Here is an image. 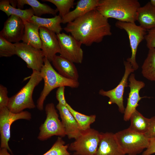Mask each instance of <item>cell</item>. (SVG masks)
I'll use <instances>...</instances> for the list:
<instances>
[{"instance_id":"ac0fdd59","label":"cell","mask_w":155,"mask_h":155,"mask_svg":"<svg viewBox=\"0 0 155 155\" xmlns=\"http://www.w3.org/2000/svg\"><path fill=\"white\" fill-rule=\"evenodd\" d=\"M51 62L58 72L61 76L67 78L78 80L79 75L73 63L60 55H57Z\"/></svg>"},{"instance_id":"f1b7e54d","label":"cell","mask_w":155,"mask_h":155,"mask_svg":"<svg viewBox=\"0 0 155 155\" xmlns=\"http://www.w3.org/2000/svg\"><path fill=\"white\" fill-rule=\"evenodd\" d=\"M43 1L50 2L55 5L59 12V15L62 18L65 16L73 7L74 0H43Z\"/></svg>"},{"instance_id":"d6a6232c","label":"cell","mask_w":155,"mask_h":155,"mask_svg":"<svg viewBox=\"0 0 155 155\" xmlns=\"http://www.w3.org/2000/svg\"><path fill=\"white\" fill-rule=\"evenodd\" d=\"M65 86H61L58 88L56 94V98L61 105L67 106V103L66 101L65 97Z\"/></svg>"},{"instance_id":"3957f363","label":"cell","mask_w":155,"mask_h":155,"mask_svg":"<svg viewBox=\"0 0 155 155\" xmlns=\"http://www.w3.org/2000/svg\"><path fill=\"white\" fill-rule=\"evenodd\" d=\"M40 73L44 81V86L37 100L36 106L40 111L43 109L44 103L46 97L53 89L61 86L76 88L80 85L78 80L67 78L59 74L53 68L50 62L45 57Z\"/></svg>"},{"instance_id":"e575fe53","label":"cell","mask_w":155,"mask_h":155,"mask_svg":"<svg viewBox=\"0 0 155 155\" xmlns=\"http://www.w3.org/2000/svg\"><path fill=\"white\" fill-rule=\"evenodd\" d=\"M155 153V138L149 139L148 147L144 151L142 155H151Z\"/></svg>"},{"instance_id":"5b68a950","label":"cell","mask_w":155,"mask_h":155,"mask_svg":"<svg viewBox=\"0 0 155 155\" xmlns=\"http://www.w3.org/2000/svg\"><path fill=\"white\" fill-rule=\"evenodd\" d=\"M115 135L125 154L137 155L146 149L149 144V139L144 134L134 131L129 128L116 133Z\"/></svg>"},{"instance_id":"277c9868","label":"cell","mask_w":155,"mask_h":155,"mask_svg":"<svg viewBox=\"0 0 155 155\" xmlns=\"http://www.w3.org/2000/svg\"><path fill=\"white\" fill-rule=\"evenodd\" d=\"M43 80L40 72L32 71L27 84L16 94L9 98L7 106L14 113H18L26 109H33L36 106L32 94L35 88Z\"/></svg>"},{"instance_id":"7402d4cb","label":"cell","mask_w":155,"mask_h":155,"mask_svg":"<svg viewBox=\"0 0 155 155\" xmlns=\"http://www.w3.org/2000/svg\"><path fill=\"white\" fill-rule=\"evenodd\" d=\"M29 5L32 9L34 15L40 17L44 14H51L55 16L58 12L56 9H54L49 5L40 3L37 0H18L17 5L18 8H23L24 5Z\"/></svg>"},{"instance_id":"74e56055","label":"cell","mask_w":155,"mask_h":155,"mask_svg":"<svg viewBox=\"0 0 155 155\" xmlns=\"http://www.w3.org/2000/svg\"><path fill=\"white\" fill-rule=\"evenodd\" d=\"M127 155H131L127 154Z\"/></svg>"},{"instance_id":"d6986e66","label":"cell","mask_w":155,"mask_h":155,"mask_svg":"<svg viewBox=\"0 0 155 155\" xmlns=\"http://www.w3.org/2000/svg\"><path fill=\"white\" fill-rule=\"evenodd\" d=\"M99 0H80L77 2L75 8L62 18L61 23L71 22L84 15L91 10L96 9Z\"/></svg>"},{"instance_id":"4316f807","label":"cell","mask_w":155,"mask_h":155,"mask_svg":"<svg viewBox=\"0 0 155 155\" xmlns=\"http://www.w3.org/2000/svg\"><path fill=\"white\" fill-rule=\"evenodd\" d=\"M67 107L76 121L82 131L90 128V125L96 120L95 115H87L81 113L73 109L67 103Z\"/></svg>"},{"instance_id":"30bf717a","label":"cell","mask_w":155,"mask_h":155,"mask_svg":"<svg viewBox=\"0 0 155 155\" xmlns=\"http://www.w3.org/2000/svg\"><path fill=\"white\" fill-rule=\"evenodd\" d=\"M60 55L74 63H81L83 58L82 44L71 35L64 33L57 34Z\"/></svg>"},{"instance_id":"83f0119b","label":"cell","mask_w":155,"mask_h":155,"mask_svg":"<svg viewBox=\"0 0 155 155\" xmlns=\"http://www.w3.org/2000/svg\"><path fill=\"white\" fill-rule=\"evenodd\" d=\"M68 146L62 137H59L51 148L42 155H73L68 152Z\"/></svg>"},{"instance_id":"9c48e42d","label":"cell","mask_w":155,"mask_h":155,"mask_svg":"<svg viewBox=\"0 0 155 155\" xmlns=\"http://www.w3.org/2000/svg\"><path fill=\"white\" fill-rule=\"evenodd\" d=\"M116 26L123 30L127 32L129 40L131 51V55L127 59L134 71L137 70L139 66L136 61V53L138 45L145 39L147 31L140 26H137L135 23L119 21L115 23Z\"/></svg>"},{"instance_id":"603a6c76","label":"cell","mask_w":155,"mask_h":155,"mask_svg":"<svg viewBox=\"0 0 155 155\" xmlns=\"http://www.w3.org/2000/svg\"><path fill=\"white\" fill-rule=\"evenodd\" d=\"M0 9L5 13L8 17L15 16L20 18L24 22L29 21L34 15L32 8L26 9L16 8L11 6L8 0L0 1Z\"/></svg>"},{"instance_id":"ffe728a7","label":"cell","mask_w":155,"mask_h":155,"mask_svg":"<svg viewBox=\"0 0 155 155\" xmlns=\"http://www.w3.org/2000/svg\"><path fill=\"white\" fill-rule=\"evenodd\" d=\"M137 21L140 26L147 31L155 28V7L150 1L138 9Z\"/></svg>"},{"instance_id":"cb8c5ba5","label":"cell","mask_w":155,"mask_h":155,"mask_svg":"<svg viewBox=\"0 0 155 155\" xmlns=\"http://www.w3.org/2000/svg\"><path fill=\"white\" fill-rule=\"evenodd\" d=\"M30 21L40 27L45 28L56 34L61 33L63 29L61 25L62 18L59 15L51 18H42L33 15Z\"/></svg>"},{"instance_id":"7a4b0ae2","label":"cell","mask_w":155,"mask_h":155,"mask_svg":"<svg viewBox=\"0 0 155 155\" xmlns=\"http://www.w3.org/2000/svg\"><path fill=\"white\" fill-rule=\"evenodd\" d=\"M141 7L137 0H99L96 9L104 17L118 21L135 23Z\"/></svg>"},{"instance_id":"484cf974","label":"cell","mask_w":155,"mask_h":155,"mask_svg":"<svg viewBox=\"0 0 155 155\" xmlns=\"http://www.w3.org/2000/svg\"><path fill=\"white\" fill-rule=\"evenodd\" d=\"M142 73L146 79L155 82V48L149 49L142 66Z\"/></svg>"},{"instance_id":"e0dca14e","label":"cell","mask_w":155,"mask_h":155,"mask_svg":"<svg viewBox=\"0 0 155 155\" xmlns=\"http://www.w3.org/2000/svg\"><path fill=\"white\" fill-rule=\"evenodd\" d=\"M58 110L66 135L69 139L77 138L82 131L67 106L59 103L56 106Z\"/></svg>"},{"instance_id":"5bb4252c","label":"cell","mask_w":155,"mask_h":155,"mask_svg":"<svg viewBox=\"0 0 155 155\" xmlns=\"http://www.w3.org/2000/svg\"><path fill=\"white\" fill-rule=\"evenodd\" d=\"M24 28V22L20 18L11 15L4 22L0 36L10 42H19L23 38Z\"/></svg>"},{"instance_id":"8992f818","label":"cell","mask_w":155,"mask_h":155,"mask_svg":"<svg viewBox=\"0 0 155 155\" xmlns=\"http://www.w3.org/2000/svg\"><path fill=\"white\" fill-rule=\"evenodd\" d=\"M101 133L90 128L82 131L78 137L69 144L68 150L73 155H96L100 140Z\"/></svg>"},{"instance_id":"f546056e","label":"cell","mask_w":155,"mask_h":155,"mask_svg":"<svg viewBox=\"0 0 155 155\" xmlns=\"http://www.w3.org/2000/svg\"><path fill=\"white\" fill-rule=\"evenodd\" d=\"M16 55L14 43L10 42L0 36V57H11Z\"/></svg>"},{"instance_id":"2e32d148","label":"cell","mask_w":155,"mask_h":155,"mask_svg":"<svg viewBox=\"0 0 155 155\" xmlns=\"http://www.w3.org/2000/svg\"><path fill=\"white\" fill-rule=\"evenodd\" d=\"M101 133L96 155H125L118 143L115 133L109 132Z\"/></svg>"},{"instance_id":"8d00e7d4","label":"cell","mask_w":155,"mask_h":155,"mask_svg":"<svg viewBox=\"0 0 155 155\" xmlns=\"http://www.w3.org/2000/svg\"><path fill=\"white\" fill-rule=\"evenodd\" d=\"M150 2L152 5L155 7V0H151Z\"/></svg>"},{"instance_id":"52a82bcc","label":"cell","mask_w":155,"mask_h":155,"mask_svg":"<svg viewBox=\"0 0 155 155\" xmlns=\"http://www.w3.org/2000/svg\"><path fill=\"white\" fill-rule=\"evenodd\" d=\"M46 118L39 127L40 131L37 137L41 141L46 140L53 136L62 137L66 135L65 129L53 103H49L45 107Z\"/></svg>"},{"instance_id":"9a60e30c","label":"cell","mask_w":155,"mask_h":155,"mask_svg":"<svg viewBox=\"0 0 155 155\" xmlns=\"http://www.w3.org/2000/svg\"><path fill=\"white\" fill-rule=\"evenodd\" d=\"M39 34L41 41L42 50L44 57L50 62L60 49L57 34L44 27L39 28Z\"/></svg>"},{"instance_id":"4dcf8cb0","label":"cell","mask_w":155,"mask_h":155,"mask_svg":"<svg viewBox=\"0 0 155 155\" xmlns=\"http://www.w3.org/2000/svg\"><path fill=\"white\" fill-rule=\"evenodd\" d=\"M145 37L146 45L149 49L155 48V28L147 31Z\"/></svg>"},{"instance_id":"4fadbf2b","label":"cell","mask_w":155,"mask_h":155,"mask_svg":"<svg viewBox=\"0 0 155 155\" xmlns=\"http://www.w3.org/2000/svg\"><path fill=\"white\" fill-rule=\"evenodd\" d=\"M129 82L128 85L130 88V92L127 98V103L124 113L123 120L125 121L130 120L132 114L136 110V108L139 104V102L142 98L146 96L140 97L139 92L141 89L145 86V84L143 81L137 80L135 75L131 73L128 78Z\"/></svg>"},{"instance_id":"8fae6325","label":"cell","mask_w":155,"mask_h":155,"mask_svg":"<svg viewBox=\"0 0 155 155\" xmlns=\"http://www.w3.org/2000/svg\"><path fill=\"white\" fill-rule=\"evenodd\" d=\"M16 55L24 61L28 68L40 72L44 64V57L40 49L23 42L14 43Z\"/></svg>"},{"instance_id":"d590c367","label":"cell","mask_w":155,"mask_h":155,"mask_svg":"<svg viewBox=\"0 0 155 155\" xmlns=\"http://www.w3.org/2000/svg\"><path fill=\"white\" fill-rule=\"evenodd\" d=\"M7 149L5 148H0V155H11L8 152Z\"/></svg>"},{"instance_id":"44dd1931","label":"cell","mask_w":155,"mask_h":155,"mask_svg":"<svg viewBox=\"0 0 155 155\" xmlns=\"http://www.w3.org/2000/svg\"><path fill=\"white\" fill-rule=\"evenodd\" d=\"M24 31L22 42L38 49H41V41L39 34L40 27L30 21L24 22Z\"/></svg>"},{"instance_id":"ba28073f","label":"cell","mask_w":155,"mask_h":155,"mask_svg":"<svg viewBox=\"0 0 155 155\" xmlns=\"http://www.w3.org/2000/svg\"><path fill=\"white\" fill-rule=\"evenodd\" d=\"M31 118V113L28 111L14 113L11 112L7 106L0 108V148H6L12 153L8 144L11 137V125L18 120H30Z\"/></svg>"},{"instance_id":"6da1fadb","label":"cell","mask_w":155,"mask_h":155,"mask_svg":"<svg viewBox=\"0 0 155 155\" xmlns=\"http://www.w3.org/2000/svg\"><path fill=\"white\" fill-rule=\"evenodd\" d=\"M108 19L94 9L67 23L63 29L82 44L89 46L100 42L105 36L111 35Z\"/></svg>"},{"instance_id":"d4e9b609","label":"cell","mask_w":155,"mask_h":155,"mask_svg":"<svg viewBox=\"0 0 155 155\" xmlns=\"http://www.w3.org/2000/svg\"><path fill=\"white\" fill-rule=\"evenodd\" d=\"M130 120V125L129 128L136 132L145 134L148 130L150 119L144 116L136 110L131 115Z\"/></svg>"},{"instance_id":"1f68e13d","label":"cell","mask_w":155,"mask_h":155,"mask_svg":"<svg viewBox=\"0 0 155 155\" xmlns=\"http://www.w3.org/2000/svg\"><path fill=\"white\" fill-rule=\"evenodd\" d=\"M8 90L6 87L0 85V108L8 105L9 98L7 95Z\"/></svg>"},{"instance_id":"7c38bea8","label":"cell","mask_w":155,"mask_h":155,"mask_svg":"<svg viewBox=\"0 0 155 155\" xmlns=\"http://www.w3.org/2000/svg\"><path fill=\"white\" fill-rule=\"evenodd\" d=\"M123 62L125 67V73L118 85L112 90L106 91L101 89L99 92L100 95L109 98L108 102L109 104H116L118 106L119 112L122 113H124L125 108L123 99L125 89L128 86L127 82L129 76L134 71L129 62L124 61Z\"/></svg>"},{"instance_id":"836d02e7","label":"cell","mask_w":155,"mask_h":155,"mask_svg":"<svg viewBox=\"0 0 155 155\" xmlns=\"http://www.w3.org/2000/svg\"><path fill=\"white\" fill-rule=\"evenodd\" d=\"M150 119L149 127L144 134L149 139L155 138V116Z\"/></svg>"}]
</instances>
